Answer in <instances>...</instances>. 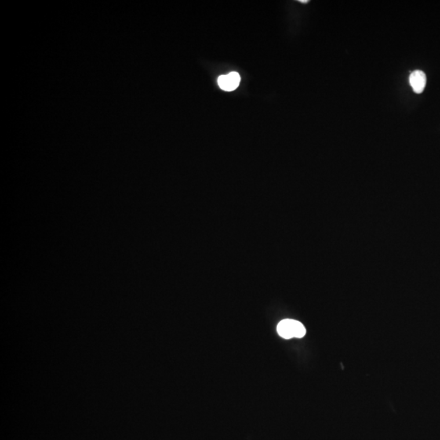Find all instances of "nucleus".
I'll use <instances>...</instances> for the list:
<instances>
[{
    "mask_svg": "<svg viewBox=\"0 0 440 440\" xmlns=\"http://www.w3.org/2000/svg\"><path fill=\"white\" fill-rule=\"evenodd\" d=\"M277 333L281 338L290 339H302L306 334V329L302 323L291 319L283 320L277 325Z\"/></svg>",
    "mask_w": 440,
    "mask_h": 440,
    "instance_id": "obj_1",
    "label": "nucleus"
},
{
    "mask_svg": "<svg viewBox=\"0 0 440 440\" xmlns=\"http://www.w3.org/2000/svg\"><path fill=\"white\" fill-rule=\"evenodd\" d=\"M240 81H241L240 75L236 72H232L227 75H221L218 78L219 86L221 89L227 92H231L235 90L239 86Z\"/></svg>",
    "mask_w": 440,
    "mask_h": 440,
    "instance_id": "obj_2",
    "label": "nucleus"
},
{
    "mask_svg": "<svg viewBox=\"0 0 440 440\" xmlns=\"http://www.w3.org/2000/svg\"><path fill=\"white\" fill-rule=\"evenodd\" d=\"M409 83L415 93L420 94L424 91L426 84V76L422 70H415L409 77Z\"/></svg>",
    "mask_w": 440,
    "mask_h": 440,
    "instance_id": "obj_3",
    "label": "nucleus"
},
{
    "mask_svg": "<svg viewBox=\"0 0 440 440\" xmlns=\"http://www.w3.org/2000/svg\"><path fill=\"white\" fill-rule=\"evenodd\" d=\"M299 2L303 3V4H307V3H308V1H307V0H299Z\"/></svg>",
    "mask_w": 440,
    "mask_h": 440,
    "instance_id": "obj_4",
    "label": "nucleus"
}]
</instances>
